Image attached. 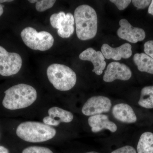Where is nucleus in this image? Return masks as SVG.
<instances>
[{"instance_id":"nucleus-7","label":"nucleus","mask_w":153,"mask_h":153,"mask_svg":"<svg viewBox=\"0 0 153 153\" xmlns=\"http://www.w3.org/2000/svg\"><path fill=\"white\" fill-rule=\"evenodd\" d=\"M50 22L53 28L58 29V35L62 38H69L74 33L75 22L71 13L66 14L60 12L53 14L50 17Z\"/></svg>"},{"instance_id":"nucleus-28","label":"nucleus","mask_w":153,"mask_h":153,"mask_svg":"<svg viewBox=\"0 0 153 153\" xmlns=\"http://www.w3.org/2000/svg\"><path fill=\"white\" fill-rule=\"evenodd\" d=\"M13 1L12 0H0V4H1V3H4V2H10Z\"/></svg>"},{"instance_id":"nucleus-2","label":"nucleus","mask_w":153,"mask_h":153,"mask_svg":"<svg viewBox=\"0 0 153 153\" xmlns=\"http://www.w3.org/2000/svg\"><path fill=\"white\" fill-rule=\"evenodd\" d=\"M74 19L77 37L86 41L94 38L97 31V16L95 10L90 6L82 5L74 11Z\"/></svg>"},{"instance_id":"nucleus-20","label":"nucleus","mask_w":153,"mask_h":153,"mask_svg":"<svg viewBox=\"0 0 153 153\" xmlns=\"http://www.w3.org/2000/svg\"><path fill=\"white\" fill-rule=\"evenodd\" d=\"M22 153H53L50 149L44 147L33 146L28 147L25 149Z\"/></svg>"},{"instance_id":"nucleus-21","label":"nucleus","mask_w":153,"mask_h":153,"mask_svg":"<svg viewBox=\"0 0 153 153\" xmlns=\"http://www.w3.org/2000/svg\"><path fill=\"white\" fill-rule=\"evenodd\" d=\"M111 2L114 3L118 9L120 10H123L126 8L129 5L131 2L132 1L130 0H111L110 1Z\"/></svg>"},{"instance_id":"nucleus-18","label":"nucleus","mask_w":153,"mask_h":153,"mask_svg":"<svg viewBox=\"0 0 153 153\" xmlns=\"http://www.w3.org/2000/svg\"><path fill=\"white\" fill-rule=\"evenodd\" d=\"M138 104L145 108H153V85L142 88Z\"/></svg>"},{"instance_id":"nucleus-23","label":"nucleus","mask_w":153,"mask_h":153,"mask_svg":"<svg viewBox=\"0 0 153 153\" xmlns=\"http://www.w3.org/2000/svg\"><path fill=\"white\" fill-rule=\"evenodd\" d=\"M144 47V50L146 54L153 59V40L145 43Z\"/></svg>"},{"instance_id":"nucleus-24","label":"nucleus","mask_w":153,"mask_h":153,"mask_svg":"<svg viewBox=\"0 0 153 153\" xmlns=\"http://www.w3.org/2000/svg\"><path fill=\"white\" fill-rule=\"evenodd\" d=\"M111 153H137L134 148L129 146H126L114 151Z\"/></svg>"},{"instance_id":"nucleus-30","label":"nucleus","mask_w":153,"mask_h":153,"mask_svg":"<svg viewBox=\"0 0 153 153\" xmlns=\"http://www.w3.org/2000/svg\"><path fill=\"white\" fill-rule=\"evenodd\" d=\"M85 153H99L98 152H86Z\"/></svg>"},{"instance_id":"nucleus-4","label":"nucleus","mask_w":153,"mask_h":153,"mask_svg":"<svg viewBox=\"0 0 153 153\" xmlns=\"http://www.w3.org/2000/svg\"><path fill=\"white\" fill-rule=\"evenodd\" d=\"M47 75L53 86L61 91L70 90L76 84L75 72L63 64L54 63L49 66L47 69Z\"/></svg>"},{"instance_id":"nucleus-3","label":"nucleus","mask_w":153,"mask_h":153,"mask_svg":"<svg viewBox=\"0 0 153 153\" xmlns=\"http://www.w3.org/2000/svg\"><path fill=\"white\" fill-rule=\"evenodd\" d=\"M17 135L30 143H41L55 137L56 131L50 126L38 122L27 121L20 124L16 129Z\"/></svg>"},{"instance_id":"nucleus-10","label":"nucleus","mask_w":153,"mask_h":153,"mask_svg":"<svg viewBox=\"0 0 153 153\" xmlns=\"http://www.w3.org/2000/svg\"><path fill=\"white\" fill-rule=\"evenodd\" d=\"M132 75L129 68L123 63L113 62L110 63L105 71L103 79L105 82H112L116 79L128 80Z\"/></svg>"},{"instance_id":"nucleus-22","label":"nucleus","mask_w":153,"mask_h":153,"mask_svg":"<svg viewBox=\"0 0 153 153\" xmlns=\"http://www.w3.org/2000/svg\"><path fill=\"white\" fill-rule=\"evenodd\" d=\"M152 1H147V0H133L132 1L134 7L138 9H144L148 7Z\"/></svg>"},{"instance_id":"nucleus-17","label":"nucleus","mask_w":153,"mask_h":153,"mask_svg":"<svg viewBox=\"0 0 153 153\" xmlns=\"http://www.w3.org/2000/svg\"><path fill=\"white\" fill-rule=\"evenodd\" d=\"M137 153H153V134L146 132L141 136L137 146Z\"/></svg>"},{"instance_id":"nucleus-16","label":"nucleus","mask_w":153,"mask_h":153,"mask_svg":"<svg viewBox=\"0 0 153 153\" xmlns=\"http://www.w3.org/2000/svg\"><path fill=\"white\" fill-rule=\"evenodd\" d=\"M133 60L140 71L153 74V59L152 57L146 53H137L134 56Z\"/></svg>"},{"instance_id":"nucleus-5","label":"nucleus","mask_w":153,"mask_h":153,"mask_svg":"<svg viewBox=\"0 0 153 153\" xmlns=\"http://www.w3.org/2000/svg\"><path fill=\"white\" fill-rule=\"evenodd\" d=\"M21 36L26 46L33 50L47 51L54 44V38L50 33L44 31L38 32L31 27L22 30Z\"/></svg>"},{"instance_id":"nucleus-1","label":"nucleus","mask_w":153,"mask_h":153,"mask_svg":"<svg viewBox=\"0 0 153 153\" xmlns=\"http://www.w3.org/2000/svg\"><path fill=\"white\" fill-rule=\"evenodd\" d=\"M2 104L7 109L15 110L30 106L37 99V91L31 85L21 83L4 91Z\"/></svg>"},{"instance_id":"nucleus-14","label":"nucleus","mask_w":153,"mask_h":153,"mask_svg":"<svg viewBox=\"0 0 153 153\" xmlns=\"http://www.w3.org/2000/svg\"><path fill=\"white\" fill-rule=\"evenodd\" d=\"M88 123L94 133L98 132L104 129H107L111 132H115L117 129L116 125L108 119L105 115L98 114L90 116L88 119Z\"/></svg>"},{"instance_id":"nucleus-29","label":"nucleus","mask_w":153,"mask_h":153,"mask_svg":"<svg viewBox=\"0 0 153 153\" xmlns=\"http://www.w3.org/2000/svg\"><path fill=\"white\" fill-rule=\"evenodd\" d=\"M29 1L30 2V3H35L37 2L38 1V0H31V1Z\"/></svg>"},{"instance_id":"nucleus-27","label":"nucleus","mask_w":153,"mask_h":153,"mask_svg":"<svg viewBox=\"0 0 153 153\" xmlns=\"http://www.w3.org/2000/svg\"><path fill=\"white\" fill-rule=\"evenodd\" d=\"M3 7H4V6L2 5L1 4H0V16H2L3 13H4V9H3Z\"/></svg>"},{"instance_id":"nucleus-15","label":"nucleus","mask_w":153,"mask_h":153,"mask_svg":"<svg viewBox=\"0 0 153 153\" xmlns=\"http://www.w3.org/2000/svg\"><path fill=\"white\" fill-rule=\"evenodd\" d=\"M112 114L116 119L124 123H133L137 120L133 109L126 103H119L115 105L113 107Z\"/></svg>"},{"instance_id":"nucleus-9","label":"nucleus","mask_w":153,"mask_h":153,"mask_svg":"<svg viewBox=\"0 0 153 153\" xmlns=\"http://www.w3.org/2000/svg\"><path fill=\"white\" fill-rule=\"evenodd\" d=\"M120 27L117 31L119 38L132 43L143 41L146 38V33L141 28L134 27L125 19H121L119 22Z\"/></svg>"},{"instance_id":"nucleus-11","label":"nucleus","mask_w":153,"mask_h":153,"mask_svg":"<svg viewBox=\"0 0 153 153\" xmlns=\"http://www.w3.org/2000/svg\"><path fill=\"white\" fill-rule=\"evenodd\" d=\"M48 116L43 119V122L48 126H57L61 123H68L73 120L74 116L70 111L58 107H53L48 110Z\"/></svg>"},{"instance_id":"nucleus-26","label":"nucleus","mask_w":153,"mask_h":153,"mask_svg":"<svg viewBox=\"0 0 153 153\" xmlns=\"http://www.w3.org/2000/svg\"><path fill=\"white\" fill-rule=\"evenodd\" d=\"M0 153H9V152L7 148L0 146Z\"/></svg>"},{"instance_id":"nucleus-12","label":"nucleus","mask_w":153,"mask_h":153,"mask_svg":"<svg viewBox=\"0 0 153 153\" xmlns=\"http://www.w3.org/2000/svg\"><path fill=\"white\" fill-rule=\"evenodd\" d=\"M80 60L90 61L93 63V72L97 75H101L106 66L105 57L100 51H96L93 48H89L84 50L79 55Z\"/></svg>"},{"instance_id":"nucleus-25","label":"nucleus","mask_w":153,"mask_h":153,"mask_svg":"<svg viewBox=\"0 0 153 153\" xmlns=\"http://www.w3.org/2000/svg\"><path fill=\"white\" fill-rule=\"evenodd\" d=\"M148 13L149 14L153 16V1H152L149 7Z\"/></svg>"},{"instance_id":"nucleus-19","label":"nucleus","mask_w":153,"mask_h":153,"mask_svg":"<svg viewBox=\"0 0 153 153\" xmlns=\"http://www.w3.org/2000/svg\"><path fill=\"white\" fill-rule=\"evenodd\" d=\"M56 1L54 0H41L36 3V10L38 12H43L52 8Z\"/></svg>"},{"instance_id":"nucleus-13","label":"nucleus","mask_w":153,"mask_h":153,"mask_svg":"<svg viewBox=\"0 0 153 153\" xmlns=\"http://www.w3.org/2000/svg\"><path fill=\"white\" fill-rule=\"evenodd\" d=\"M131 46L128 43H126L117 48H112L106 44H103L101 47V52L105 58L120 60L122 58L127 59L131 56L132 52Z\"/></svg>"},{"instance_id":"nucleus-6","label":"nucleus","mask_w":153,"mask_h":153,"mask_svg":"<svg viewBox=\"0 0 153 153\" xmlns=\"http://www.w3.org/2000/svg\"><path fill=\"white\" fill-rule=\"evenodd\" d=\"M22 59L19 54L9 52L0 46V74L8 76L16 74L22 65Z\"/></svg>"},{"instance_id":"nucleus-8","label":"nucleus","mask_w":153,"mask_h":153,"mask_svg":"<svg viewBox=\"0 0 153 153\" xmlns=\"http://www.w3.org/2000/svg\"><path fill=\"white\" fill-rule=\"evenodd\" d=\"M110 100L102 96H94L88 99L82 107V112L87 116H92L108 112L111 107Z\"/></svg>"}]
</instances>
